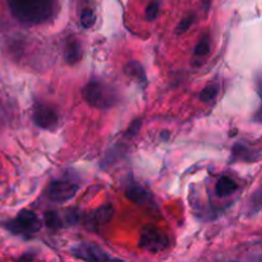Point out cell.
<instances>
[{
  "label": "cell",
  "mask_w": 262,
  "mask_h": 262,
  "mask_svg": "<svg viewBox=\"0 0 262 262\" xmlns=\"http://www.w3.org/2000/svg\"><path fill=\"white\" fill-rule=\"evenodd\" d=\"M138 247L150 253L161 252L169 247V238L158 228L147 227L141 233Z\"/></svg>",
  "instance_id": "obj_5"
},
{
  "label": "cell",
  "mask_w": 262,
  "mask_h": 262,
  "mask_svg": "<svg viewBox=\"0 0 262 262\" xmlns=\"http://www.w3.org/2000/svg\"><path fill=\"white\" fill-rule=\"evenodd\" d=\"M113 214H114L113 207L110 206V205H105V206L100 207L99 210H96V211L92 214V223H94L95 225H99L100 227V225L110 222Z\"/></svg>",
  "instance_id": "obj_13"
},
{
  "label": "cell",
  "mask_w": 262,
  "mask_h": 262,
  "mask_svg": "<svg viewBox=\"0 0 262 262\" xmlns=\"http://www.w3.org/2000/svg\"><path fill=\"white\" fill-rule=\"evenodd\" d=\"M3 227L12 234L19 235L23 238H31L40 232L42 223L35 212L30 211V210H22L17 216L4 223Z\"/></svg>",
  "instance_id": "obj_3"
},
{
  "label": "cell",
  "mask_w": 262,
  "mask_h": 262,
  "mask_svg": "<svg viewBox=\"0 0 262 262\" xmlns=\"http://www.w3.org/2000/svg\"><path fill=\"white\" fill-rule=\"evenodd\" d=\"M238 189V184L235 183V181H233L229 177H222V178L217 181L216 186H215V191H216V194L222 199L224 197L230 196V194L234 193Z\"/></svg>",
  "instance_id": "obj_11"
},
{
  "label": "cell",
  "mask_w": 262,
  "mask_h": 262,
  "mask_svg": "<svg viewBox=\"0 0 262 262\" xmlns=\"http://www.w3.org/2000/svg\"><path fill=\"white\" fill-rule=\"evenodd\" d=\"M219 95V86L215 83L207 84L204 90L200 94V100L202 102H210L214 99H216V96Z\"/></svg>",
  "instance_id": "obj_15"
},
{
  "label": "cell",
  "mask_w": 262,
  "mask_h": 262,
  "mask_svg": "<svg viewBox=\"0 0 262 262\" xmlns=\"http://www.w3.org/2000/svg\"><path fill=\"white\" fill-rule=\"evenodd\" d=\"M83 100L92 107L96 109H109L118 101V95L109 84L97 79H92L82 90Z\"/></svg>",
  "instance_id": "obj_2"
},
{
  "label": "cell",
  "mask_w": 262,
  "mask_h": 262,
  "mask_svg": "<svg viewBox=\"0 0 262 262\" xmlns=\"http://www.w3.org/2000/svg\"><path fill=\"white\" fill-rule=\"evenodd\" d=\"M96 22V15H95L94 10L91 9H83L81 13V25L84 28H90L95 25Z\"/></svg>",
  "instance_id": "obj_18"
},
{
  "label": "cell",
  "mask_w": 262,
  "mask_h": 262,
  "mask_svg": "<svg viewBox=\"0 0 262 262\" xmlns=\"http://www.w3.org/2000/svg\"><path fill=\"white\" fill-rule=\"evenodd\" d=\"M33 122L41 129H54L58 125V113L45 104H37L33 109Z\"/></svg>",
  "instance_id": "obj_6"
},
{
  "label": "cell",
  "mask_w": 262,
  "mask_h": 262,
  "mask_svg": "<svg viewBox=\"0 0 262 262\" xmlns=\"http://www.w3.org/2000/svg\"><path fill=\"white\" fill-rule=\"evenodd\" d=\"M141 125H142V120H141V119L133 120V122L129 124V127H128V132L127 133L129 136H136L138 132H140Z\"/></svg>",
  "instance_id": "obj_20"
},
{
  "label": "cell",
  "mask_w": 262,
  "mask_h": 262,
  "mask_svg": "<svg viewBox=\"0 0 262 262\" xmlns=\"http://www.w3.org/2000/svg\"><path fill=\"white\" fill-rule=\"evenodd\" d=\"M194 19H196L194 13H189V14H187L186 17H183V19L179 22L178 27H177V31H176L177 35H183L184 32H187V31L191 28V26L193 25Z\"/></svg>",
  "instance_id": "obj_17"
},
{
  "label": "cell",
  "mask_w": 262,
  "mask_h": 262,
  "mask_svg": "<svg viewBox=\"0 0 262 262\" xmlns=\"http://www.w3.org/2000/svg\"><path fill=\"white\" fill-rule=\"evenodd\" d=\"M210 53V37L205 35L194 48V56L196 58H204Z\"/></svg>",
  "instance_id": "obj_16"
},
{
  "label": "cell",
  "mask_w": 262,
  "mask_h": 262,
  "mask_svg": "<svg viewBox=\"0 0 262 262\" xmlns=\"http://www.w3.org/2000/svg\"><path fill=\"white\" fill-rule=\"evenodd\" d=\"M125 193H127L128 199L132 200L136 204H146L150 200V193H148L147 189L138 186V184H130Z\"/></svg>",
  "instance_id": "obj_12"
},
{
  "label": "cell",
  "mask_w": 262,
  "mask_h": 262,
  "mask_svg": "<svg viewBox=\"0 0 262 262\" xmlns=\"http://www.w3.org/2000/svg\"><path fill=\"white\" fill-rule=\"evenodd\" d=\"M45 224L50 229H59V228L64 227L66 223H64V219L59 216L58 212L48 211L45 214Z\"/></svg>",
  "instance_id": "obj_14"
},
{
  "label": "cell",
  "mask_w": 262,
  "mask_h": 262,
  "mask_svg": "<svg viewBox=\"0 0 262 262\" xmlns=\"http://www.w3.org/2000/svg\"><path fill=\"white\" fill-rule=\"evenodd\" d=\"M260 151L256 148L248 147L245 143H235L232 150V160L242 161H257L260 159Z\"/></svg>",
  "instance_id": "obj_8"
},
{
  "label": "cell",
  "mask_w": 262,
  "mask_h": 262,
  "mask_svg": "<svg viewBox=\"0 0 262 262\" xmlns=\"http://www.w3.org/2000/svg\"><path fill=\"white\" fill-rule=\"evenodd\" d=\"M8 7L18 22L40 25L53 17L55 0H8Z\"/></svg>",
  "instance_id": "obj_1"
},
{
  "label": "cell",
  "mask_w": 262,
  "mask_h": 262,
  "mask_svg": "<svg viewBox=\"0 0 262 262\" xmlns=\"http://www.w3.org/2000/svg\"><path fill=\"white\" fill-rule=\"evenodd\" d=\"M79 191V184L76 179H72L69 177L66 178H59L50 182V184L46 188V196L50 201L63 204L73 199Z\"/></svg>",
  "instance_id": "obj_4"
},
{
  "label": "cell",
  "mask_w": 262,
  "mask_h": 262,
  "mask_svg": "<svg viewBox=\"0 0 262 262\" xmlns=\"http://www.w3.org/2000/svg\"><path fill=\"white\" fill-rule=\"evenodd\" d=\"M72 255L77 258L86 261H107L112 260V256L107 255L104 250L90 243H81L72 248Z\"/></svg>",
  "instance_id": "obj_7"
},
{
  "label": "cell",
  "mask_w": 262,
  "mask_h": 262,
  "mask_svg": "<svg viewBox=\"0 0 262 262\" xmlns=\"http://www.w3.org/2000/svg\"><path fill=\"white\" fill-rule=\"evenodd\" d=\"M64 58H66V61L71 66L78 63L82 58V48L81 43L77 40L72 38L67 42L66 49H64Z\"/></svg>",
  "instance_id": "obj_10"
},
{
  "label": "cell",
  "mask_w": 262,
  "mask_h": 262,
  "mask_svg": "<svg viewBox=\"0 0 262 262\" xmlns=\"http://www.w3.org/2000/svg\"><path fill=\"white\" fill-rule=\"evenodd\" d=\"M159 10H160V3H159V0L150 2L148 7L146 8V18H147V20H155L159 15Z\"/></svg>",
  "instance_id": "obj_19"
},
{
  "label": "cell",
  "mask_w": 262,
  "mask_h": 262,
  "mask_svg": "<svg viewBox=\"0 0 262 262\" xmlns=\"http://www.w3.org/2000/svg\"><path fill=\"white\" fill-rule=\"evenodd\" d=\"M211 2L212 0H202V7H204L205 12H207V10L210 9V7H211Z\"/></svg>",
  "instance_id": "obj_21"
},
{
  "label": "cell",
  "mask_w": 262,
  "mask_h": 262,
  "mask_svg": "<svg viewBox=\"0 0 262 262\" xmlns=\"http://www.w3.org/2000/svg\"><path fill=\"white\" fill-rule=\"evenodd\" d=\"M160 137L163 138V140H166V138L169 137V132H166V130H164V132L160 135Z\"/></svg>",
  "instance_id": "obj_22"
},
{
  "label": "cell",
  "mask_w": 262,
  "mask_h": 262,
  "mask_svg": "<svg viewBox=\"0 0 262 262\" xmlns=\"http://www.w3.org/2000/svg\"><path fill=\"white\" fill-rule=\"evenodd\" d=\"M124 72L128 77L136 79V82L140 83L141 86L145 87L146 84H147V76H146L145 68H143L142 64L138 63V61L136 60L129 61V63L125 66Z\"/></svg>",
  "instance_id": "obj_9"
}]
</instances>
